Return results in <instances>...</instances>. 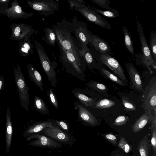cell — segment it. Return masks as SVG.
Here are the masks:
<instances>
[{
    "label": "cell",
    "instance_id": "6da1fadb",
    "mask_svg": "<svg viewBox=\"0 0 156 156\" xmlns=\"http://www.w3.org/2000/svg\"><path fill=\"white\" fill-rule=\"evenodd\" d=\"M53 30L57 37V41L66 51L73 53L79 60L83 61L79 55L77 50L78 43L71 34V23L65 19L58 22Z\"/></svg>",
    "mask_w": 156,
    "mask_h": 156
},
{
    "label": "cell",
    "instance_id": "7a4b0ae2",
    "mask_svg": "<svg viewBox=\"0 0 156 156\" xmlns=\"http://www.w3.org/2000/svg\"><path fill=\"white\" fill-rule=\"evenodd\" d=\"M60 55L59 60L65 70L70 75L85 82L86 66L83 61L78 59L72 53L63 48L58 41Z\"/></svg>",
    "mask_w": 156,
    "mask_h": 156
},
{
    "label": "cell",
    "instance_id": "3957f363",
    "mask_svg": "<svg viewBox=\"0 0 156 156\" xmlns=\"http://www.w3.org/2000/svg\"><path fill=\"white\" fill-rule=\"evenodd\" d=\"M70 9L79 12L87 20L98 25L102 28L110 30L112 27L110 24L100 14L92 8L91 6L86 5L83 0H67Z\"/></svg>",
    "mask_w": 156,
    "mask_h": 156
},
{
    "label": "cell",
    "instance_id": "277c9868",
    "mask_svg": "<svg viewBox=\"0 0 156 156\" xmlns=\"http://www.w3.org/2000/svg\"><path fill=\"white\" fill-rule=\"evenodd\" d=\"M140 99L141 106L151 117H156V78L153 77L143 91Z\"/></svg>",
    "mask_w": 156,
    "mask_h": 156
},
{
    "label": "cell",
    "instance_id": "5b68a950",
    "mask_svg": "<svg viewBox=\"0 0 156 156\" xmlns=\"http://www.w3.org/2000/svg\"><path fill=\"white\" fill-rule=\"evenodd\" d=\"M34 43L43 69L47 75L51 86L56 87L57 80L55 69L57 67V63L50 60L43 47L39 42L35 41Z\"/></svg>",
    "mask_w": 156,
    "mask_h": 156
},
{
    "label": "cell",
    "instance_id": "8992f818",
    "mask_svg": "<svg viewBox=\"0 0 156 156\" xmlns=\"http://www.w3.org/2000/svg\"><path fill=\"white\" fill-rule=\"evenodd\" d=\"M15 80L18 91L21 107L28 112L29 105L28 87L24 77L19 65L17 63V68L13 67Z\"/></svg>",
    "mask_w": 156,
    "mask_h": 156
},
{
    "label": "cell",
    "instance_id": "52a82bcc",
    "mask_svg": "<svg viewBox=\"0 0 156 156\" xmlns=\"http://www.w3.org/2000/svg\"><path fill=\"white\" fill-rule=\"evenodd\" d=\"M136 26L139 37L141 44V49L142 53L141 56L142 62L146 66L149 71L150 74L153 73L150 66L154 69L156 68V61L153 58L149 48L145 37L143 28L141 24L138 21L137 22Z\"/></svg>",
    "mask_w": 156,
    "mask_h": 156
},
{
    "label": "cell",
    "instance_id": "ba28073f",
    "mask_svg": "<svg viewBox=\"0 0 156 156\" xmlns=\"http://www.w3.org/2000/svg\"><path fill=\"white\" fill-rule=\"evenodd\" d=\"M27 2L33 9L45 16L59 10L58 3L53 0H28Z\"/></svg>",
    "mask_w": 156,
    "mask_h": 156
},
{
    "label": "cell",
    "instance_id": "9c48e42d",
    "mask_svg": "<svg viewBox=\"0 0 156 156\" xmlns=\"http://www.w3.org/2000/svg\"><path fill=\"white\" fill-rule=\"evenodd\" d=\"M71 23L72 32L75 36L77 42L81 46H87L89 41L87 24L78 20L76 16H74Z\"/></svg>",
    "mask_w": 156,
    "mask_h": 156
},
{
    "label": "cell",
    "instance_id": "30bf717a",
    "mask_svg": "<svg viewBox=\"0 0 156 156\" xmlns=\"http://www.w3.org/2000/svg\"><path fill=\"white\" fill-rule=\"evenodd\" d=\"M100 61L110 69L124 83L128 86V81L125 76L124 70L118 62L110 55L101 54L99 57Z\"/></svg>",
    "mask_w": 156,
    "mask_h": 156
},
{
    "label": "cell",
    "instance_id": "8fae6325",
    "mask_svg": "<svg viewBox=\"0 0 156 156\" xmlns=\"http://www.w3.org/2000/svg\"><path fill=\"white\" fill-rule=\"evenodd\" d=\"M0 13L11 20L27 19L32 16L34 14L32 12L27 13L23 11L16 0L12 2L10 8L0 6Z\"/></svg>",
    "mask_w": 156,
    "mask_h": 156
},
{
    "label": "cell",
    "instance_id": "7c38bea8",
    "mask_svg": "<svg viewBox=\"0 0 156 156\" xmlns=\"http://www.w3.org/2000/svg\"><path fill=\"white\" fill-rule=\"evenodd\" d=\"M9 26L12 30L10 38L19 42L23 41L26 38L30 39L35 31L31 26L24 23H13Z\"/></svg>",
    "mask_w": 156,
    "mask_h": 156
},
{
    "label": "cell",
    "instance_id": "4fadbf2b",
    "mask_svg": "<svg viewBox=\"0 0 156 156\" xmlns=\"http://www.w3.org/2000/svg\"><path fill=\"white\" fill-rule=\"evenodd\" d=\"M28 141L31 139H36L31 141L29 143L31 146L44 148L55 149L60 148L61 144L53 140L44 135L38 134H34L26 137Z\"/></svg>",
    "mask_w": 156,
    "mask_h": 156
},
{
    "label": "cell",
    "instance_id": "5bb4252c",
    "mask_svg": "<svg viewBox=\"0 0 156 156\" xmlns=\"http://www.w3.org/2000/svg\"><path fill=\"white\" fill-rule=\"evenodd\" d=\"M130 80V87L131 89L139 92H143V83L139 72L132 63L125 64Z\"/></svg>",
    "mask_w": 156,
    "mask_h": 156
},
{
    "label": "cell",
    "instance_id": "9a60e30c",
    "mask_svg": "<svg viewBox=\"0 0 156 156\" xmlns=\"http://www.w3.org/2000/svg\"><path fill=\"white\" fill-rule=\"evenodd\" d=\"M42 131L47 136L62 144H69L72 142L71 136L54 125L45 128Z\"/></svg>",
    "mask_w": 156,
    "mask_h": 156
},
{
    "label": "cell",
    "instance_id": "2e32d148",
    "mask_svg": "<svg viewBox=\"0 0 156 156\" xmlns=\"http://www.w3.org/2000/svg\"><path fill=\"white\" fill-rule=\"evenodd\" d=\"M88 36L89 42L94 48L100 51L101 54L109 55L112 54L110 46L108 43L98 36L94 35L88 30Z\"/></svg>",
    "mask_w": 156,
    "mask_h": 156
},
{
    "label": "cell",
    "instance_id": "e0dca14e",
    "mask_svg": "<svg viewBox=\"0 0 156 156\" xmlns=\"http://www.w3.org/2000/svg\"><path fill=\"white\" fill-rule=\"evenodd\" d=\"M77 49L80 57L88 68L91 70L98 68V64L91 55L87 46H81L79 44Z\"/></svg>",
    "mask_w": 156,
    "mask_h": 156
},
{
    "label": "cell",
    "instance_id": "ac0fdd59",
    "mask_svg": "<svg viewBox=\"0 0 156 156\" xmlns=\"http://www.w3.org/2000/svg\"><path fill=\"white\" fill-rule=\"evenodd\" d=\"M74 105L77 109L78 116L80 120L91 126L98 124V121L96 118L81 104L76 101Z\"/></svg>",
    "mask_w": 156,
    "mask_h": 156
},
{
    "label": "cell",
    "instance_id": "d6986e66",
    "mask_svg": "<svg viewBox=\"0 0 156 156\" xmlns=\"http://www.w3.org/2000/svg\"><path fill=\"white\" fill-rule=\"evenodd\" d=\"M53 120L50 119L47 120L38 122L30 125L24 131L23 135L27 137L39 132L46 128L54 125Z\"/></svg>",
    "mask_w": 156,
    "mask_h": 156
},
{
    "label": "cell",
    "instance_id": "ffe728a7",
    "mask_svg": "<svg viewBox=\"0 0 156 156\" xmlns=\"http://www.w3.org/2000/svg\"><path fill=\"white\" fill-rule=\"evenodd\" d=\"M11 117L10 109L8 107L6 109V112L5 144L6 152L8 155L11 147L13 131Z\"/></svg>",
    "mask_w": 156,
    "mask_h": 156
},
{
    "label": "cell",
    "instance_id": "44dd1931",
    "mask_svg": "<svg viewBox=\"0 0 156 156\" xmlns=\"http://www.w3.org/2000/svg\"><path fill=\"white\" fill-rule=\"evenodd\" d=\"M72 93L80 103L86 107L93 106L97 102L95 99L90 98L83 94L78 88H74L72 90Z\"/></svg>",
    "mask_w": 156,
    "mask_h": 156
},
{
    "label": "cell",
    "instance_id": "7402d4cb",
    "mask_svg": "<svg viewBox=\"0 0 156 156\" xmlns=\"http://www.w3.org/2000/svg\"><path fill=\"white\" fill-rule=\"evenodd\" d=\"M27 70L30 80L43 91H44L42 79L39 72L31 64L27 65Z\"/></svg>",
    "mask_w": 156,
    "mask_h": 156
},
{
    "label": "cell",
    "instance_id": "603a6c76",
    "mask_svg": "<svg viewBox=\"0 0 156 156\" xmlns=\"http://www.w3.org/2000/svg\"><path fill=\"white\" fill-rule=\"evenodd\" d=\"M151 117L148 114L145 112L135 121L131 126L133 132L135 133L141 130L149 120L150 121Z\"/></svg>",
    "mask_w": 156,
    "mask_h": 156
},
{
    "label": "cell",
    "instance_id": "cb8c5ba5",
    "mask_svg": "<svg viewBox=\"0 0 156 156\" xmlns=\"http://www.w3.org/2000/svg\"><path fill=\"white\" fill-rule=\"evenodd\" d=\"M29 38H25L23 41L19 42L18 51L21 57L27 56L29 53L33 54V46Z\"/></svg>",
    "mask_w": 156,
    "mask_h": 156
},
{
    "label": "cell",
    "instance_id": "d4e9b609",
    "mask_svg": "<svg viewBox=\"0 0 156 156\" xmlns=\"http://www.w3.org/2000/svg\"><path fill=\"white\" fill-rule=\"evenodd\" d=\"M97 69L99 70L100 74L105 77L122 86L126 87V86L120 79L107 69L104 66H100L98 64Z\"/></svg>",
    "mask_w": 156,
    "mask_h": 156
},
{
    "label": "cell",
    "instance_id": "484cf974",
    "mask_svg": "<svg viewBox=\"0 0 156 156\" xmlns=\"http://www.w3.org/2000/svg\"><path fill=\"white\" fill-rule=\"evenodd\" d=\"M92 90L98 92L103 96L110 97L107 92L108 90V87L104 84L93 80L87 83L86 84Z\"/></svg>",
    "mask_w": 156,
    "mask_h": 156
},
{
    "label": "cell",
    "instance_id": "4316f807",
    "mask_svg": "<svg viewBox=\"0 0 156 156\" xmlns=\"http://www.w3.org/2000/svg\"><path fill=\"white\" fill-rule=\"evenodd\" d=\"M43 30L44 33V40L46 44L52 47L55 46L57 39L53 30L48 27H46Z\"/></svg>",
    "mask_w": 156,
    "mask_h": 156
},
{
    "label": "cell",
    "instance_id": "83f0119b",
    "mask_svg": "<svg viewBox=\"0 0 156 156\" xmlns=\"http://www.w3.org/2000/svg\"><path fill=\"white\" fill-rule=\"evenodd\" d=\"M34 106L35 109L39 112L44 114H49L50 112L44 101L37 95L34 99Z\"/></svg>",
    "mask_w": 156,
    "mask_h": 156
},
{
    "label": "cell",
    "instance_id": "f1b7e54d",
    "mask_svg": "<svg viewBox=\"0 0 156 156\" xmlns=\"http://www.w3.org/2000/svg\"><path fill=\"white\" fill-rule=\"evenodd\" d=\"M122 30L123 32L124 35V45L131 55H133L134 51L132 40L130 33L125 26L123 27Z\"/></svg>",
    "mask_w": 156,
    "mask_h": 156
},
{
    "label": "cell",
    "instance_id": "f546056e",
    "mask_svg": "<svg viewBox=\"0 0 156 156\" xmlns=\"http://www.w3.org/2000/svg\"><path fill=\"white\" fill-rule=\"evenodd\" d=\"M137 149L141 156H148L149 142L147 136H145L140 141Z\"/></svg>",
    "mask_w": 156,
    "mask_h": 156
},
{
    "label": "cell",
    "instance_id": "4dcf8cb0",
    "mask_svg": "<svg viewBox=\"0 0 156 156\" xmlns=\"http://www.w3.org/2000/svg\"><path fill=\"white\" fill-rule=\"evenodd\" d=\"M91 7L92 9L97 12L106 17L115 18L119 17V11L113 8L111 10L103 11L99 9L92 6Z\"/></svg>",
    "mask_w": 156,
    "mask_h": 156
},
{
    "label": "cell",
    "instance_id": "1f68e13d",
    "mask_svg": "<svg viewBox=\"0 0 156 156\" xmlns=\"http://www.w3.org/2000/svg\"><path fill=\"white\" fill-rule=\"evenodd\" d=\"M151 124L152 137L151 144L153 150V155L156 154V117H154L150 120Z\"/></svg>",
    "mask_w": 156,
    "mask_h": 156
},
{
    "label": "cell",
    "instance_id": "d6a6232c",
    "mask_svg": "<svg viewBox=\"0 0 156 156\" xmlns=\"http://www.w3.org/2000/svg\"><path fill=\"white\" fill-rule=\"evenodd\" d=\"M115 105L114 101L108 99H104L97 102L94 106L96 108L104 109L111 108Z\"/></svg>",
    "mask_w": 156,
    "mask_h": 156
},
{
    "label": "cell",
    "instance_id": "836d02e7",
    "mask_svg": "<svg viewBox=\"0 0 156 156\" xmlns=\"http://www.w3.org/2000/svg\"><path fill=\"white\" fill-rule=\"evenodd\" d=\"M150 49L151 54L154 57V60L156 61V33L151 30L150 37Z\"/></svg>",
    "mask_w": 156,
    "mask_h": 156
},
{
    "label": "cell",
    "instance_id": "e575fe53",
    "mask_svg": "<svg viewBox=\"0 0 156 156\" xmlns=\"http://www.w3.org/2000/svg\"><path fill=\"white\" fill-rule=\"evenodd\" d=\"M122 104L124 108V109L126 111H136V108L135 105L134 104L132 103L127 98L123 97L121 98Z\"/></svg>",
    "mask_w": 156,
    "mask_h": 156
},
{
    "label": "cell",
    "instance_id": "d590c367",
    "mask_svg": "<svg viewBox=\"0 0 156 156\" xmlns=\"http://www.w3.org/2000/svg\"><path fill=\"white\" fill-rule=\"evenodd\" d=\"M118 145L126 153H128L131 150L130 145L123 136L120 138Z\"/></svg>",
    "mask_w": 156,
    "mask_h": 156
},
{
    "label": "cell",
    "instance_id": "8d00e7d4",
    "mask_svg": "<svg viewBox=\"0 0 156 156\" xmlns=\"http://www.w3.org/2000/svg\"><path fill=\"white\" fill-rule=\"evenodd\" d=\"M47 94L52 104L55 108L58 109V101L55 94L53 92V90L52 89H50L49 90H47Z\"/></svg>",
    "mask_w": 156,
    "mask_h": 156
},
{
    "label": "cell",
    "instance_id": "74e56055",
    "mask_svg": "<svg viewBox=\"0 0 156 156\" xmlns=\"http://www.w3.org/2000/svg\"><path fill=\"white\" fill-rule=\"evenodd\" d=\"M91 1L94 3L98 5L101 8L106 9L110 10L113 9L109 5L110 3L109 0H91Z\"/></svg>",
    "mask_w": 156,
    "mask_h": 156
},
{
    "label": "cell",
    "instance_id": "f35d334b",
    "mask_svg": "<svg viewBox=\"0 0 156 156\" xmlns=\"http://www.w3.org/2000/svg\"><path fill=\"white\" fill-rule=\"evenodd\" d=\"M128 119V117L126 115H120L115 119L113 125L117 126H123L126 123Z\"/></svg>",
    "mask_w": 156,
    "mask_h": 156
},
{
    "label": "cell",
    "instance_id": "ab89813d",
    "mask_svg": "<svg viewBox=\"0 0 156 156\" xmlns=\"http://www.w3.org/2000/svg\"><path fill=\"white\" fill-rule=\"evenodd\" d=\"M103 136L106 140L112 144L114 145L117 144L116 137L114 135L111 133H108L103 134Z\"/></svg>",
    "mask_w": 156,
    "mask_h": 156
},
{
    "label": "cell",
    "instance_id": "60d3db41",
    "mask_svg": "<svg viewBox=\"0 0 156 156\" xmlns=\"http://www.w3.org/2000/svg\"><path fill=\"white\" fill-rule=\"evenodd\" d=\"M54 123L58 125L63 129L67 132L69 131V130L67 124L63 121L54 120Z\"/></svg>",
    "mask_w": 156,
    "mask_h": 156
},
{
    "label": "cell",
    "instance_id": "b9f144b4",
    "mask_svg": "<svg viewBox=\"0 0 156 156\" xmlns=\"http://www.w3.org/2000/svg\"><path fill=\"white\" fill-rule=\"evenodd\" d=\"M4 80L2 75H0V94L1 91L4 88Z\"/></svg>",
    "mask_w": 156,
    "mask_h": 156
},
{
    "label": "cell",
    "instance_id": "7bdbcfd3",
    "mask_svg": "<svg viewBox=\"0 0 156 156\" xmlns=\"http://www.w3.org/2000/svg\"><path fill=\"white\" fill-rule=\"evenodd\" d=\"M10 0H0V5L1 6L8 7Z\"/></svg>",
    "mask_w": 156,
    "mask_h": 156
},
{
    "label": "cell",
    "instance_id": "ee69618b",
    "mask_svg": "<svg viewBox=\"0 0 156 156\" xmlns=\"http://www.w3.org/2000/svg\"><path fill=\"white\" fill-rule=\"evenodd\" d=\"M115 156H120L118 154H116Z\"/></svg>",
    "mask_w": 156,
    "mask_h": 156
},
{
    "label": "cell",
    "instance_id": "f6af8a7d",
    "mask_svg": "<svg viewBox=\"0 0 156 156\" xmlns=\"http://www.w3.org/2000/svg\"><path fill=\"white\" fill-rule=\"evenodd\" d=\"M0 108H1V107H0Z\"/></svg>",
    "mask_w": 156,
    "mask_h": 156
}]
</instances>
